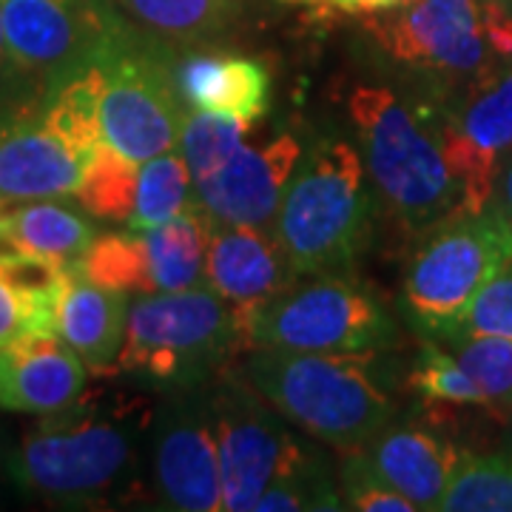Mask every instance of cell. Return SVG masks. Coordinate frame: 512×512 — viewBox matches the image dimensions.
<instances>
[{
	"label": "cell",
	"instance_id": "3957f363",
	"mask_svg": "<svg viewBox=\"0 0 512 512\" xmlns=\"http://www.w3.org/2000/svg\"><path fill=\"white\" fill-rule=\"evenodd\" d=\"M248 336L231 302L211 285L143 293L128 305L117 373L165 387H208Z\"/></svg>",
	"mask_w": 512,
	"mask_h": 512
},
{
	"label": "cell",
	"instance_id": "83f0119b",
	"mask_svg": "<svg viewBox=\"0 0 512 512\" xmlns=\"http://www.w3.org/2000/svg\"><path fill=\"white\" fill-rule=\"evenodd\" d=\"M439 510L512 512V456H461Z\"/></svg>",
	"mask_w": 512,
	"mask_h": 512
},
{
	"label": "cell",
	"instance_id": "f35d334b",
	"mask_svg": "<svg viewBox=\"0 0 512 512\" xmlns=\"http://www.w3.org/2000/svg\"><path fill=\"white\" fill-rule=\"evenodd\" d=\"M493 3H507V6H510L512 0H493Z\"/></svg>",
	"mask_w": 512,
	"mask_h": 512
},
{
	"label": "cell",
	"instance_id": "484cf974",
	"mask_svg": "<svg viewBox=\"0 0 512 512\" xmlns=\"http://www.w3.org/2000/svg\"><path fill=\"white\" fill-rule=\"evenodd\" d=\"M134 20L171 40H205L237 20L242 0H120Z\"/></svg>",
	"mask_w": 512,
	"mask_h": 512
},
{
	"label": "cell",
	"instance_id": "8d00e7d4",
	"mask_svg": "<svg viewBox=\"0 0 512 512\" xmlns=\"http://www.w3.org/2000/svg\"><path fill=\"white\" fill-rule=\"evenodd\" d=\"M6 35H3V6H0V66L6 63Z\"/></svg>",
	"mask_w": 512,
	"mask_h": 512
},
{
	"label": "cell",
	"instance_id": "5b68a950",
	"mask_svg": "<svg viewBox=\"0 0 512 512\" xmlns=\"http://www.w3.org/2000/svg\"><path fill=\"white\" fill-rule=\"evenodd\" d=\"M370 205L359 151L345 140H316L276 211V237L296 276L348 271L367 245Z\"/></svg>",
	"mask_w": 512,
	"mask_h": 512
},
{
	"label": "cell",
	"instance_id": "9c48e42d",
	"mask_svg": "<svg viewBox=\"0 0 512 512\" xmlns=\"http://www.w3.org/2000/svg\"><path fill=\"white\" fill-rule=\"evenodd\" d=\"M399 345V328L373 293L339 276H319L274 296L251 325V350L379 353Z\"/></svg>",
	"mask_w": 512,
	"mask_h": 512
},
{
	"label": "cell",
	"instance_id": "7c38bea8",
	"mask_svg": "<svg viewBox=\"0 0 512 512\" xmlns=\"http://www.w3.org/2000/svg\"><path fill=\"white\" fill-rule=\"evenodd\" d=\"M154 487L168 510H225L211 396H202L200 387H183V393L163 407L154 433Z\"/></svg>",
	"mask_w": 512,
	"mask_h": 512
},
{
	"label": "cell",
	"instance_id": "277c9868",
	"mask_svg": "<svg viewBox=\"0 0 512 512\" xmlns=\"http://www.w3.org/2000/svg\"><path fill=\"white\" fill-rule=\"evenodd\" d=\"M350 117L365 151L367 174L384 205L410 228H430L467 211V194L444 154L439 131L390 89L350 94Z\"/></svg>",
	"mask_w": 512,
	"mask_h": 512
},
{
	"label": "cell",
	"instance_id": "ba28073f",
	"mask_svg": "<svg viewBox=\"0 0 512 512\" xmlns=\"http://www.w3.org/2000/svg\"><path fill=\"white\" fill-rule=\"evenodd\" d=\"M370 32L399 63L473 83L512 63V12L493 0H404Z\"/></svg>",
	"mask_w": 512,
	"mask_h": 512
},
{
	"label": "cell",
	"instance_id": "6da1fadb",
	"mask_svg": "<svg viewBox=\"0 0 512 512\" xmlns=\"http://www.w3.org/2000/svg\"><path fill=\"white\" fill-rule=\"evenodd\" d=\"M242 373L279 416L342 450L362 447L396 416L376 353L254 348Z\"/></svg>",
	"mask_w": 512,
	"mask_h": 512
},
{
	"label": "cell",
	"instance_id": "d4e9b609",
	"mask_svg": "<svg viewBox=\"0 0 512 512\" xmlns=\"http://www.w3.org/2000/svg\"><path fill=\"white\" fill-rule=\"evenodd\" d=\"M345 501L336 493L325 461L308 444L293 439L274 481L259 495L254 512L293 510H342Z\"/></svg>",
	"mask_w": 512,
	"mask_h": 512
},
{
	"label": "cell",
	"instance_id": "603a6c76",
	"mask_svg": "<svg viewBox=\"0 0 512 512\" xmlns=\"http://www.w3.org/2000/svg\"><path fill=\"white\" fill-rule=\"evenodd\" d=\"M211 234H214V220L202 205L188 208L180 217L157 228L140 231L154 293L208 285L205 262H208Z\"/></svg>",
	"mask_w": 512,
	"mask_h": 512
},
{
	"label": "cell",
	"instance_id": "44dd1931",
	"mask_svg": "<svg viewBox=\"0 0 512 512\" xmlns=\"http://www.w3.org/2000/svg\"><path fill=\"white\" fill-rule=\"evenodd\" d=\"M66 268L46 256L0 251V345L57 333Z\"/></svg>",
	"mask_w": 512,
	"mask_h": 512
},
{
	"label": "cell",
	"instance_id": "f1b7e54d",
	"mask_svg": "<svg viewBox=\"0 0 512 512\" xmlns=\"http://www.w3.org/2000/svg\"><path fill=\"white\" fill-rule=\"evenodd\" d=\"M80 265L94 282L106 288L123 291L128 296L154 293L140 231L126 228L123 234H97L92 248L80 259Z\"/></svg>",
	"mask_w": 512,
	"mask_h": 512
},
{
	"label": "cell",
	"instance_id": "4316f807",
	"mask_svg": "<svg viewBox=\"0 0 512 512\" xmlns=\"http://www.w3.org/2000/svg\"><path fill=\"white\" fill-rule=\"evenodd\" d=\"M137 180H140V163L128 160L126 154H120L103 140L86 165L77 200L100 220L128 222L137 200Z\"/></svg>",
	"mask_w": 512,
	"mask_h": 512
},
{
	"label": "cell",
	"instance_id": "e575fe53",
	"mask_svg": "<svg viewBox=\"0 0 512 512\" xmlns=\"http://www.w3.org/2000/svg\"><path fill=\"white\" fill-rule=\"evenodd\" d=\"M493 202L512 220V160L507 165H501V171H498Z\"/></svg>",
	"mask_w": 512,
	"mask_h": 512
},
{
	"label": "cell",
	"instance_id": "4fadbf2b",
	"mask_svg": "<svg viewBox=\"0 0 512 512\" xmlns=\"http://www.w3.org/2000/svg\"><path fill=\"white\" fill-rule=\"evenodd\" d=\"M444 154L467 194V211L493 202L501 160L512 154V63L481 74L441 123Z\"/></svg>",
	"mask_w": 512,
	"mask_h": 512
},
{
	"label": "cell",
	"instance_id": "ffe728a7",
	"mask_svg": "<svg viewBox=\"0 0 512 512\" xmlns=\"http://www.w3.org/2000/svg\"><path fill=\"white\" fill-rule=\"evenodd\" d=\"M177 86L194 109L254 126L271 109V72L251 57L191 55L177 66Z\"/></svg>",
	"mask_w": 512,
	"mask_h": 512
},
{
	"label": "cell",
	"instance_id": "e0dca14e",
	"mask_svg": "<svg viewBox=\"0 0 512 512\" xmlns=\"http://www.w3.org/2000/svg\"><path fill=\"white\" fill-rule=\"evenodd\" d=\"M86 365L57 333H35L0 345V407L49 416L86 390Z\"/></svg>",
	"mask_w": 512,
	"mask_h": 512
},
{
	"label": "cell",
	"instance_id": "d6a6232c",
	"mask_svg": "<svg viewBox=\"0 0 512 512\" xmlns=\"http://www.w3.org/2000/svg\"><path fill=\"white\" fill-rule=\"evenodd\" d=\"M342 501L348 510L359 512H410L416 504L404 498L396 487H390L362 456V450H350L342 464Z\"/></svg>",
	"mask_w": 512,
	"mask_h": 512
},
{
	"label": "cell",
	"instance_id": "836d02e7",
	"mask_svg": "<svg viewBox=\"0 0 512 512\" xmlns=\"http://www.w3.org/2000/svg\"><path fill=\"white\" fill-rule=\"evenodd\" d=\"M456 336L512 339V265L495 276L493 282L473 299V305L458 319V325L447 339H456Z\"/></svg>",
	"mask_w": 512,
	"mask_h": 512
},
{
	"label": "cell",
	"instance_id": "7402d4cb",
	"mask_svg": "<svg viewBox=\"0 0 512 512\" xmlns=\"http://www.w3.org/2000/svg\"><path fill=\"white\" fill-rule=\"evenodd\" d=\"M0 220V251H23L63 265L80 262L97 239L86 208H74L63 197L9 202Z\"/></svg>",
	"mask_w": 512,
	"mask_h": 512
},
{
	"label": "cell",
	"instance_id": "8fae6325",
	"mask_svg": "<svg viewBox=\"0 0 512 512\" xmlns=\"http://www.w3.org/2000/svg\"><path fill=\"white\" fill-rule=\"evenodd\" d=\"M6 57L46 83L89 63L120 26L109 0H0Z\"/></svg>",
	"mask_w": 512,
	"mask_h": 512
},
{
	"label": "cell",
	"instance_id": "ab89813d",
	"mask_svg": "<svg viewBox=\"0 0 512 512\" xmlns=\"http://www.w3.org/2000/svg\"><path fill=\"white\" fill-rule=\"evenodd\" d=\"M0 220H3V200H0Z\"/></svg>",
	"mask_w": 512,
	"mask_h": 512
},
{
	"label": "cell",
	"instance_id": "30bf717a",
	"mask_svg": "<svg viewBox=\"0 0 512 512\" xmlns=\"http://www.w3.org/2000/svg\"><path fill=\"white\" fill-rule=\"evenodd\" d=\"M211 416L220 444L222 495L228 512H251L274 481L285 453L291 450L293 436L279 421L274 410L254 384L222 370L211 382Z\"/></svg>",
	"mask_w": 512,
	"mask_h": 512
},
{
	"label": "cell",
	"instance_id": "9a60e30c",
	"mask_svg": "<svg viewBox=\"0 0 512 512\" xmlns=\"http://www.w3.org/2000/svg\"><path fill=\"white\" fill-rule=\"evenodd\" d=\"M299 157L302 146L293 134H279L259 146L245 143L228 163L197 183L200 205L214 222L268 228L276 222Z\"/></svg>",
	"mask_w": 512,
	"mask_h": 512
},
{
	"label": "cell",
	"instance_id": "d6986e66",
	"mask_svg": "<svg viewBox=\"0 0 512 512\" xmlns=\"http://www.w3.org/2000/svg\"><path fill=\"white\" fill-rule=\"evenodd\" d=\"M359 450L390 487L416 504V510H439L441 495L461 461L453 441L416 424L384 427Z\"/></svg>",
	"mask_w": 512,
	"mask_h": 512
},
{
	"label": "cell",
	"instance_id": "5bb4252c",
	"mask_svg": "<svg viewBox=\"0 0 512 512\" xmlns=\"http://www.w3.org/2000/svg\"><path fill=\"white\" fill-rule=\"evenodd\" d=\"M92 157L52 123L43 103L6 117L0 120V200L77 197Z\"/></svg>",
	"mask_w": 512,
	"mask_h": 512
},
{
	"label": "cell",
	"instance_id": "1f68e13d",
	"mask_svg": "<svg viewBox=\"0 0 512 512\" xmlns=\"http://www.w3.org/2000/svg\"><path fill=\"white\" fill-rule=\"evenodd\" d=\"M410 384L430 402L487 404L481 387L467 376L464 367L458 365L456 356L433 342L421 348L419 365L413 367Z\"/></svg>",
	"mask_w": 512,
	"mask_h": 512
},
{
	"label": "cell",
	"instance_id": "cb8c5ba5",
	"mask_svg": "<svg viewBox=\"0 0 512 512\" xmlns=\"http://www.w3.org/2000/svg\"><path fill=\"white\" fill-rule=\"evenodd\" d=\"M197 205H200V197H197L191 165L185 160L183 148L177 146L140 163L137 200H134V211L128 217L126 228L148 231Z\"/></svg>",
	"mask_w": 512,
	"mask_h": 512
},
{
	"label": "cell",
	"instance_id": "f546056e",
	"mask_svg": "<svg viewBox=\"0 0 512 512\" xmlns=\"http://www.w3.org/2000/svg\"><path fill=\"white\" fill-rule=\"evenodd\" d=\"M251 128L254 126L242 123L237 117L217 114V111L194 109L191 114H185L180 148L191 165L194 183H200L228 163L239 148L245 146V137Z\"/></svg>",
	"mask_w": 512,
	"mask_h": 512
},
{
	"label": "cell",
	"instance_id": "8992f818",
	"mask_svg": "<svg viewBox=\"0 0 512 512\" xmlns=\"http://www.w3.org/2000/svg\"><path fill=\"white\" fill-rule=\"evenodd\" d=\"M512 265V220L495 205L458 211L424 234L402 282L410 322L430 339H447L478 293Z\"/></svg>",
	"mask_w": 512,
	"mask_h": 512
},
{
	"label": "cell",
	"instance_id": "74e56055",
	"mask_svg": "<svg viewBox=\"0 0 512 512\" xmlns=\"http://www.w3.org/2000/svg\"><path fill=\"white\" fill-rule=\"evenodd\" d=\"M507 410H510V439H512V402L507 404Z\"/></svg>",
	"mask_w": 512,
	"mask_h": 512
},
{
	"label": "cell",
	"instance_id": "52a82bcc",
	"mask_svg": "<svg viewBox=\"0 0 512 512\" xmlns=\"http://www.w3.org/2000/svg\"><path fill=\"white\" fill-rule=\"evenodd\" d=\"M103 74L100 126L103 140L134 163L180 146L183 94L177 66L160 43L137 35L120 20L94 52Z\"/></svg>",
	"mask_w": 512,
	"mask_h": 512
},
{
	"label": "cell",
	"instance_id": "4dcf8cb0",
	"mask_svg": "<svg viewBox=\"0 0 512 512\" xmlns=\"http://www.w3.org/2000/svg\"><path fill=\"white\" fill-rule=\"evenodd\" d=\"M444 345L481 387L487 404L507 407L512 402V339L504 336H456Z\"/></svg>",
	"mask_w": 512,
	"mask_h": 512
},
{
	"label": "cell",
	"instance_id": "d590c367",
	"mask_svg": "<svg viewBox=\"0 0 512 512\" xmlns=\"http://www.w3.org/2000/svg\"><path fill=\"white\" fill-rule=\"evenodd\" d=\"M404 0H359V12H367V15H373V12H387V9H396V6H402Z\"/></svg>",
	"mask_w": 512,
	"mask_h": 512
},
{
	"label": "cell",
	"instance_id": "ac0fdd59",
	"mask_svg": "<svg viewBox=\"0 0 512 512\" xmlns=\"http://www.w3.org/2000/svg\"><path fill=\"white\" fill-rule=\"evenodd\" d=\"M131 296L94 282L80 262L66 268L57 308V336L83 359L94 376H114L126 339Z\"/></svg>",
	"mask_w": 512,
	"mask_h": 512
},
{
	"label": "cell",
	"instance_id": "2e32d148",
	"mask_svg": "<svg viewBox=\"0 0 512 512\" xmlns=\"http://www.w3.org/2000/svg\"><path fill=\"white\" fill-rule=\"evenodd\" d=\"M205 279L237 311L251 348V325L256 311L296 282L291 259L276 231L256 225L214 222L208 245Z\"/></svg>",
	"mask_w": 512,
	"mask_h": 512
},
{
	"label": "cell",
	"instance_id": "7a4b0ae2",
	"mask_svg": "<svg viewBox=\"0 0 512 512\" xmlns=\"http://www.w3.org/2000/svg\"><path fill=\"white\" fill-rule=\"evenodd\" d=\"M148 416L143 402L97 407L77 399L20 439L9 473L26 493L55 504L103 501L134 473Z\"/></svg>",
	"mask_w": 512,
	"mask_h": 512
}]
</instances>
